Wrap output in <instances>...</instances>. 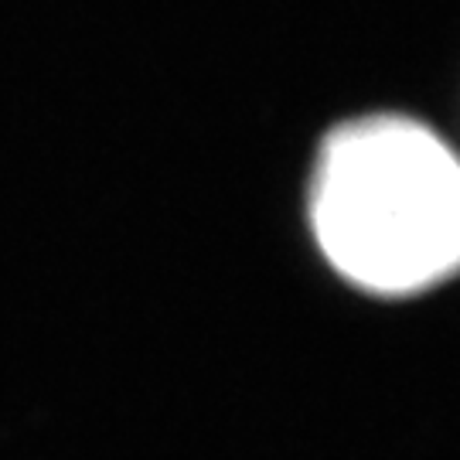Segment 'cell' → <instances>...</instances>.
Here are the masks:
<instances>
[{"label":"cell","mask_w":460,"mask_h":460,"mask_svg":"<svg viewBox=\"0 0 460 460\" xmlns=\"http://www.w3.org/2000/svg\"><path fill=\"white\" fill-rule=\"evenodd\" d=\"M311 229L351 287L412 296L460 273V157L399 113L328 133L311 174Z\"/></svg>","instance_id":"6da1fadb"}]
</instances>
